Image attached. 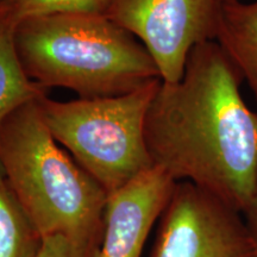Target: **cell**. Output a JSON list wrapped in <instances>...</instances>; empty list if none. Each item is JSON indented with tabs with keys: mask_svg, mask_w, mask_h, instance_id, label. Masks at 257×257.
<instances>
[{
	"mask_svg": "<svg viewBox=\"0 0 257 257\" xmlns=\"http://www.w3.org/2000/svg\"><path fill=\"white\" fill-rule=\"evenodd\" d=\"M150 257H257L243 214L198 186L176 182Z\"/></svg>",
	"mask_w": 257,
	"mask_h": 257,
	"instance_id": "8992f818",
	"label": "cell"
},
{
	"mask_svg": "<svg viewBox=\"0 0 257 257\" xmlns=\"http://www.w3.org/2000/svg\"><path fill=\"white\" fill-rule=\"evenodd\" d=\"M223 3H229V2H234V0H221Z\"/></svg>",
	"mask_w": 257,
	"mask_h": 257,
	"instance_id": "5bb4252c",
	"label": "cell"
},
{
	"mask_svg": "<svg viewBox=\"0 0 257 257\" xmlns=\"http://www.w3.org/2000/svg\"><path fill=\"white\" fill-rule=\"evenodd\" d=\"M216 42L248 83L257 105V0L223 3Z\"/></svg>",
	"mask_w": 257,
	"mask_h": 257,
	"instance_id": "ba28073f",
	"label": "cell"
},
{
	"mask_svg": "<svg viewBox=\"0 0 257 257\" xmlns=\"http://www.w3.org/2000/svg\"><path fill=\"white\" fill-rule=\"evenodd\" d=\"M15 46L24 72L47 89L80 98L126 94L161 80L144 46L105 15H54L19 22Z\"/></svg>",
	"mask_w": 257,
	"mask_h": 257,
	"instance_id": "3957f363",
	"label": "cell"
},
{
	"mask_svg": "<svg viewBox=\"0 0 257 257\" xmlns=\"http://www.w3.org/2000/svg\"><path fill=\"white\" fill-rule=\"evenodd\" d=\"M243 218L245 220L246 227H248L250 234H251L253 242L257 246V181L255 189L250 199L249 204L246 205L245 210L243 211Z\"/></svg>",
	"mask_w": 257,
	"mask_h": 257,
	"instance_id": "4fadbf2b",
	"label": "cell"
},
{
	"mask_svg": "<svg viewBox=\"0 0 257 257\" xmlns=\"http://www.w3.org/2000/svg\"><path fill=\"white\" fill-rule=\"evenodd\" d=\"M216 41L191 51L176 82L161 81L146 123L153 165L243 213L257 181V112Z\"/></svg>",
	"mask_w": 257,
	"mask_h": 257,
	"instance_id": "6da1fadb",
	"label": "cell"
},
{
	"mask_svg": "<svg viewBox=\"0 0 257 257\" xmlns=\"http://www.w3.org/2000/svg\"><path fill=\"white\" fill-rule=\"evenodd\" d=\"M221 0H111L105 16L137 38L161 81L176 82L191 51L216 41Z\"/></svg>",
	"mask_w": 257,
	"mask_h": 257,
	"instance_id": "5b68a950",
	"label": "cell"
},
{
	"mask_svg": "<svg viewBox=\"0 0 257 257\" xmlns=\"http://www.w3.org/2000/svg\"><path fill=\"white\" fill-rule=\"evenodd\" d=\"M160 82L104 98L56 101L44 95L38 105L56 142L110 194L154 166L146 123Z\"/></svg>",
	"mask_w": 257,
	"mask_h": 257,
	"instance_id": "277c9868",
	"label": "cell"
},
{
	"mask_svg": "<svg viewBox=\"0 0 257 257\" xmlns=\"http://www.w3.org/2000/svg\"><path fill=\"white\" fill-rule=\"evenodd\" d=\"M98 249L63 236H51L42 239L40 250L35 257H96Z\"/></svg>",
	"mask_w": 257,
	"mask_h": 257,
	"instance_id": "7c38bea8",
	"label": "cell"
},
{
	"mask_svg": "<svg viewBox=\"0 0 257 257\" xmlns=\"http://www.w3.org/2000/svg\"><path fill=\"white\" fill-rule=\"evenodd\" d=\"M175 185L165 170L153 166L107 194L96 257H142L149 234L168 205Z\"/></svg>",
	"mask_w": 257,
	"mask_h": 257,
	"instance_id": "52a82bcc",
	"label": "cell"
},
{
	"mask_svg": "<svg viewBox=\"0 0 257 257\" xmlns=\"http://www.w3.org/2000/svg\"><path fill=\"white\" fill-rule=\"evenodd\" d=\"M19 21L4 0L0 3V121L19 106L38 100L46 89L25 74L15 46Z\"/></svg>",
	"mask_w": 257,
	"mask_h": 257,
	"instance_id": "9c48e42d",
	"label": "cell"
},
{
	"mask_svg": "<svg viewBox=\"0 0 257 257\" xmlns=\"http://www.w3.org/2000/svg\"><path fill=\"white\" fill-rule=\"evenodd\" d=\"M38 100L0 121V169L42 239L99 248L107 193L56 142Z\"/></svg>",
	"mask_w": 257,
	"mask_h": 257,
	"instance_id": "7a4b0ae2",
	"label": "cell"
},
{
	"mask_svg": "<svg viewBox=\"0 0 257 257\" xmlns=\"http://www.w3.org/2000/svg\"><path fill=\"white\" fill-rule=\"evenodd\" d=\"M18 21L54 15H105L111 0H4Z\"/></svg>",
	"mask_w": 257,
	"mask_h": 257,
	"instance_id": "8fae6325",
	"label": "cell"
},
{
	"mask_svg": "<svg viewBox=\"0 0 257 257\" xmlns=\"http://www.w3.org/2000/svg\"><path fill=\"white\" fill-rule=\"evenodd\" d=\"M0 3H2V0H0Z\"/></svg>",
	"mask_w": 257,
	"mask_h": 257,
	"instance_id": "9a60e30c",
	"label": "cell"
},
{
	"mask_svg": "<svg viewBox=\"0 0 257 257\" xmlns=\"http://www.w3.org/2000/svg\"><path fill=\"white\" fill-rule=\"evenodd\" d=\"M41 243L0 169V257H35Z\"/></svg>",
	"mask_w": 257,
	"mask_h": 257,
	"instance_id": "30bf717a",
	"label": "cell"
}]
</instances>
